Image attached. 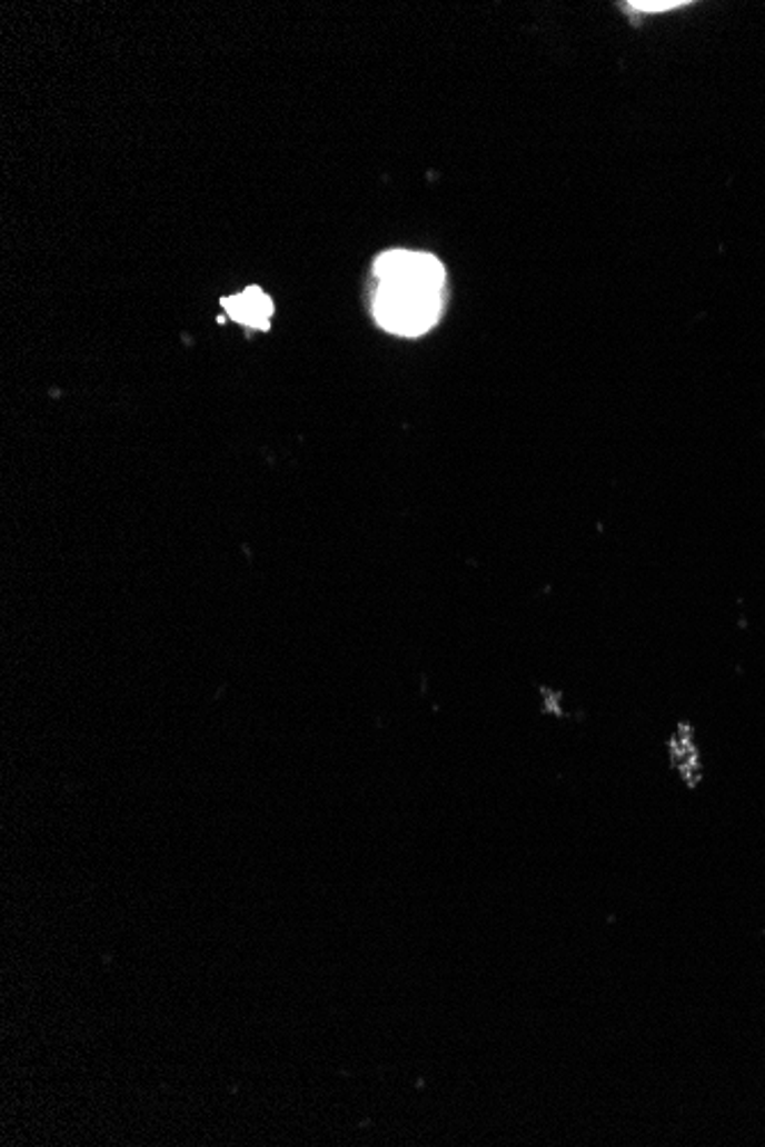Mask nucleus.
<instances>
[{
	"mask_svg": "<svg viewBox=\"0 0 765 1147\" xmlns=\"http://www.w3.org/2000/svg\"><path fill=\"white\" fill-rule=\"evenodd\" d=\"M374 317L393 335L419 337L434 328L443 308L445 269L427 252L390 250L374 266Z\"/></svg>",
	"mask_w": 765,
	"mask_h": 1147,
	"instance_id": "1",
	"label": "nucleus"
},
{
	"mask_svg": "<svg viewBox=\"0 0 765 1147\" xmlns=\"http://www.w3.org/2000/svg\"><path fill=\"white\" fill-rule=\"evenodd\" d=\"M222 308L227 310V315L232 317L235 321L248 326V328H257V330H269L271 328V317H274V300L271 296H266L259 287H248L246 291L237 293V296H227L222 298Z\"/></svg>",
	"mask_w": 765,
	"mask_h": 1147,
	"instance_id": "2",
	"label": "nucleus"
},
{
	"mask_svg": "<svg viewBox=\"0 0 765 1147\" xmlns=\"http://www.w3.org/2000/svg\"><path fill=\"white\" fill-rule=\"evenodd\" d=\"M680 6H687V0H635V3H628L630 10L644 12V14L667 12V10H674V8H680Z\"/></svg>",
	"mask_w": 765,
	"mask_h": 1147,
	"instance_id": "3",
	"label": "nucleus"
}]
</instances>
